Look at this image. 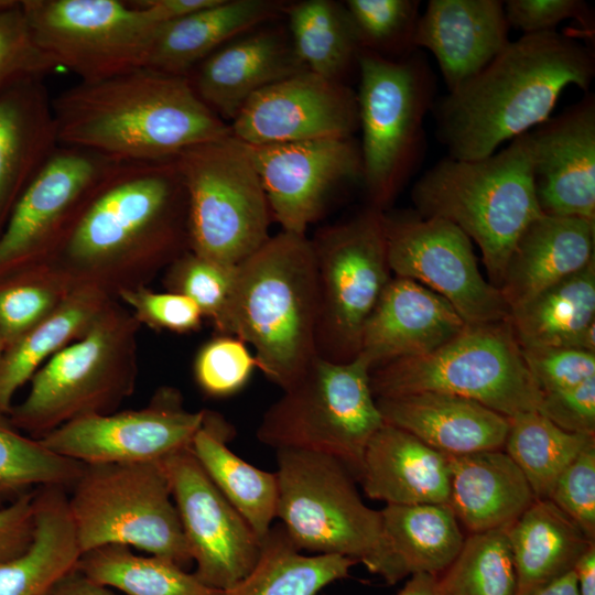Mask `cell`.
I'll return each instance as SVG.
<instances>
[{
  "mask_svg": "<svg viewBox=\"0 0 595 595\" xmlns=\"http://www.w3.org/2000/svg\"><path fill=\"white\" fill-rule=\"evenodd\" d=\"M190 251L185 185L173 160L120 162L48 264L109 298L148 286Z\"/></svg>",
  "mask_w": 595,
  "mask_h": 595,
  "instance_id": "obj_1",
  "label": "cell"
},
{
  "mask_svg": "<svg viewBox=\"0 0 595 595\" xmlns=\"http://www.w3.org/2000/svg\"><path fill=\"white\" fill-rule=\"evenodd\" d=\"M520 348L571 347L595 354V260L510 310Z\"/></svg>",
  "mask_w": 595,
  "mask_h": 595,
  "instance_id": "obj_33",
  "label": "cell"
},
{
  "mask_svg": "<svg viewBox=\"0 0 595 595\" xmlns=\"http://www.w3.org/2000/svg\"><path fill=\"white\" fill-rule=\"evenodd\" d=\"M356 562L335 554H303L282 524L261 541L253 569L225 595H317L347 577Z\"/></svg>",
  "mask_w": 595,
  "mask_h": 595,
  "instance_id": "obj_37",
  "label": "cell"
},
{
  "mask_svg": "<svg viewBox=\"0 0 595 595\" xmlns=\"http://www.w3.org/2000/svg\"><path fill=\"white\" fill-rule=\"evenodd\" d=\"M270 23L229 41L186 76L197 97L228 125L253 95L306 71L286 28Z\"/></svg>",
  "mask_w": 595,
  "mask_h": 595,
  "instance_id": "obj_22",
  "label": "cell"
},
{
  "mask_svg": "<svg viewBox=\"0 0 595 595\" xmlns=\"http://www.w3.org/2000/svg\"><path fill=\"white\" fill-rule=\"evenodd\" d=\"M248 145V144H247ZM272 219L282 230L306 235L332 191L361 181L359 144L353 138L248 145Z\"/></svg>",
  "mask_w": 595,
  "mask_h": 595,
  "instance_id": "obj_20",
  "label": "cell"
},
{
  "mask_svg": "<svg viewBox=\"0 0 595 595\" xmlns=\"http://www.w3.org/2000/svg\"><path fill=\"white\" fill-rule=\"evenodd\" d=\"M234 435V426L221 414L206 410L191 450L261 542L277 518V474L260 469L235 454L228 446Z\"/></svg>",
  "mask_w": 595,
  "mask_h": 595,
  "instance_id": "obj_35",
  "label": "cell"
},
{
  "mask_svg": "<svg viewBox=\"0 0 595 595\" xmlns=\"http://www.w3.org/2000/svg\"><path fill=\"white\" fill-rule=\"evenodd\" d=\"M380 513L382 552L377 574L388 584L418 573L440 576L463 545L465 537L448 504L386 505Z\"/></svg>",
  "mask_w": 595,
  "mask_h": 595,
  "instance_id": "obj_31",
  "label": "cell"
},
{
  "mask_svg": "<svg viewBox=\"0 0 595 595\" xmlns=\"http://www.w3.org/2000/svg\"><path fill=\"white\" fill-rule=\"evenodd\" d=\"M286 2L214 0L158 29L145 66L172 75L190 72L229 41L283 15Z\"/></svg>",
  "mask_w": 595,
  "mask_h": 595,
  "instance_id": "obj_29",
  "label": "cell"
},
{
  "mask_svg": "<svg viewBox=\"0 0 595 595\" xmlns=\"http://www.w3.org/2000/svg\"><path fill=\"white\" fill-rule=\"evenodd\" d=\"M277 518L294 544L346 556L377 574L382 552L380 510L361 499L354 474L335 457L277 450Z\"/></svg>",
  "mask_w": 595,
  "mask_h": 595,
  "instance_id": "obj_12",
  "label": "cell"
},
{
  "mask_svg": "<svg viewBox=\"0 0 595 595\" xmlns=\"http://www.w3.org/2000/svg\"><path fill=\"white\" fill-rule=\"evenodd\" d=\"M595 223L542 214L518 237L499 290L509 310L594 261Z\"/></svg>",
  "mask_w": 595,
  "mask_h": 595,
  "instance_id": "obj_27",
  "label": "cell"
},
{
  "mask_svg": "<svg viewBox=\"0 0 595 595\" xmlns=\"http://www.w3.org/2000/svg\"><path fill=\"white\" fill-rule=\"evenodd\" d=\"M117 300L131 312L136 321L154 331L176 334L201 329L204 316L198 306L187 296L164 291H152L148 286L121 292Z\"/></svg>",
  "mask_w": 595,
  "mask_h": 595,
  "instance_id": "obj_48",
  "label": "cell"
},
{
  "mask_svg": "<svg viewBox=\"0 0 595 595\" xmlns=\"http://www.w3.org/2000/svg\"><path fill=\"white\" fill-rule=\"evenodd\" d=\"M83 466L50 451L0 414V500H13L34 486H72Z\"/></svg>",
  "mask_w": 595,
  "mask_h": 595,
  "instance_id": "obj_43",
  "label": "cell"
},
{
  "mask_svg": "<svg viewBox=\"0 0 595 595\" xmlns=\"http://www.w3.org/2000/svg\"><path fill=\"white\" fill-rule=\"evenodd\" d=\"M256 368L255 355L246 343L232 335L218 334L198 349L193 372L203 392L225 398L240 391Z\"/></svg>",
  "mask_w": 595,
  "mask_h": 595,
  "instance_id": "obj_47",
  "label": "cell"
},
{
  "mask_svg": "<svg viewBox=\"0 0 595 595\" xmlns=\"http://www.w3.org/2000/svg\"><path fill=\"white\" fill-rule=\"evenodd\" d=\"M448 505L469 533L506 529L536 500L504 450L448 456Z\"/></svg>",
  "mask_w": 595,
  "mask_h": 595,
  "instance_id": "obj_30",
  "label": "cell"
},
{
  "mask_svg": "<svg viewBox=\"0 0 595 595\" xmlns=\"http://www.w3.org/2000/svg\"><path fill=\"white\" fill-rule=\"evenodd\" d=\"M595 76L593 50L548 31L523 34L432 110L448 158L477 160L547 121L570 85L587 90Z\"/></svg>",
  "mask_w": 595,
  "mask_h": 595,
  "instance_id": "obj_2",
  "label": "cell"
},
{
  "mask_svg": "<svg viewBox=\"0 0 595 595\" xmlns=\"http://www.w3.org/2000/svg\"><path fill=\"white\" fill-rule=\"evenodd\" d=\"M283 15L293 50L306 71L343 82L348 71L357 66L360 48L344 3L286 2Z\"/></svg>",
  "mask_w": 595,
  "mask_h": 595,
  "instance_id": "obj_38",
  "label": "cell"
},
{
  "mask_svg": "<svg viewBox=\"0 0 595 595\" xmlns=\"http://www.w3.org/2000/svg\"><path fill=\"white\" fill-rule=\"evenodd\" d=\"M538 412L564 431L595 435V377L543 394Z\"/></svg>",
  "mask_w": 595,
  "mask_h": 595,
  "instance_id": "obj_52",
  "label": "cell"
},
{
  "mask_svg": "<svg viewBox=\"0 0 595 595\" xmlns=\"http://www.w3.org/2000/svg\"><path fill=\"white\" fill-rule=\"evenodd\" d=\"M52 104L60 144L117 162L173 160L195 144L231 133L186 76L149 66L79 80Z\"/></svg>",
  "mask_w": 595,
  "mask_h": 595,
  "instance_id": "obj_3",
  "label": "cell"
},
{
  "mask_svg": "<svg viewBox=\"0 0 595 595\" xmlns=\"http://www.w3.org/2000/svg\"><path fill=\"white\" fill-rule=\"evenodd\" d=\"M540 209L595 223V98L587 94L530 131Z\"/></svg>",
  "mask_w": 595,
  "mask_h": 595,
  "instance_id": "obj_21",
  "label": "cell"
},
{
  "mask_svg": "<svg viewBox=\"0 0 595 595\" xmlns=\"http://www.w3.org/2000/svg\"><path fill=\"white\" fill-rule=\"evenodd\" d=\"M317 271V356L354 360L365 324L391 280L385 210L368 205L348 220L320 229L311 239Z\"/></svg>",
  "mask_w": 595,
  "mask_h": 595,
  "instance_id": "obj_13",
  "label": "cell"
},
{
  "mask_svg": "<svg viewBox=\"0 0 595 595\" xmlns=\"http://www.w3.org/2000/svg\"><path fill=\"white\" fill-rule=\"evenodd\" d=\"M357 482L367 497L387 505L447 504L448 455L383 423L366 446Z\"/></svg>",
  "mask_w": 595,
  "mask_h": 595,
  "instance_id": "obj_28",
  "label": "cell"
},
{
  "mask_svg": "<svg viewBox=\"0 0 595 595\" xmlns=\"http://www.w3.org/2000/svg\"><path fill=\"white\" fill-rule=\"evenodd\" d=\"M505 530L516 570V595H529L570 573L595 543L550 499H536Z\"/></svg>",
  "mask_w": 595,
  "mask_h": 595,
  "instance_id": "obj_34",
  "label": "cell"
},
{
  "mask_svg": "<svg viewBox=\"0 0 595 595\" xmlns=\"http://www.w3.org/2000/svg\"><path fill=\"white\" fill-rule=\"evenodd\" d=\"M35 493L20 495L0 506V563L22 553L34 530Z\"/></svg>",
  "mask_w": 595,
  "mask_h": 595,
  "instance_id": "obj_53",
  "label": "cell"
},
{
  "mask_svg": "<svg viewBox=\"0 0 595 595\" xmlns=\"http://www.w3.org/2000/svg\"><path fill=\"white\" fill-rule=\"evenodd\" d=\"M4 350H6V346H4L3 342L0 338V361H1V358H2V355H3Z\"/></svg>",
  "mask_w": 595,
  "mask_h": 595,
  "instance_id": "obj_59",
  "label": "cell"
},
{
  "mask_svg": "<svg viewBox=\"0 0 595 595\" xmlns=\"http://www.w3.org/2000/svg\"><path fill=\"white\" fill-rule=\"evenodd\" d=\"M77 571L123 595H225L194 573L160 556L136 554L131 548L106 545L80 555Z\"/></svg>",
  "mask_w": 595,
  "mask_h": 595,
  "instance_id": "obj_39",
  "label": "cell"
},
{
  "mask_svg": "<svg viewBox=\"0 0 595 595\" xmlns=\"http://www.w3.org/2000/svg\"><path fill=\"white\" fill-rule=\"evenodd\" d=\"M113 299L76 286L45 320L8 346L0 361V414L8 415L18 390L57 351L83 337Z\"/></svg>",
  "mask_w": 595,
  "mask_h": 595,
  "instance_id": "obj_36",
  "label": "cell"
},
{
  "mask_svg": "<svg viewBox=\"0 0 595 595\" xmlns=\"http://www.w3.org/2000/svg\"><path fill=\"white\" fill-rule=\"evenodd\" d=\"M64 488L47 486L35 493L32 541L0 563V595H50L77 569L82 551Z\"/></svg>",
  "mask_w": 595,
  "mask_h": 595,
  "instance_id": "obj_32",
  "label": "cell"
},
{
  "mask_svg": "<svg viewBox=\"0 0 595 595\" xmlns=\"http://www.w3.org/2000/svg\"><path fill=\"white\" fill-rule=\"evenodd\" d=\"M550 500L595 541V441L558 478Z\"/></svg>",
  "mask_w": 595,
  "mask_h": 595,
  "instance_id": "obj_49",
  "label": "cell"
},
{
  "mask_svg": "<svg viewBox=\"0 0 595 595\" xmlns=\"http://www.w3.org/2000/svg\"><path fill=\"white\" fill-rule=\"evenodd\" d=\"M75 289L48 263L0 279V338L6 348L51 315Z\"/></svg>",
  "mask_w": 595,
  "mask_h": 595,
  "instance_id": "obj_42",
  "label": "cell"
},
{
  "mask_svg": "<svg viewBox=\"0 0 595 595\" xmlns=\"http://www.w3.org/2000/svg\"><path fill=\"white\" fill-rule=\"evenodd\" d=\"M529 595H578L575 574L571 571Z\"/></svg>",
  "mask_w": 595,
  "mask_h": 595,
  "instance_id": "obj_58",
  "label": "cell"
},
{
  "mask_svg": "<svg viewBox=\"0 0 595 595\" xmlns=\"http://www.w3.org/2000/svg\"><path fill=\"white\" fill-rule=\"evenodd\" d=\"M174 162L188 204L190 251L238 266L269 238V203L248 145L231 133L195 144Z\"/></svg>",
  "mask_w": 595,
  "mask_h": 595,
  "instance_id": "obj_11",
  "label": "cell"
},
{
  "mask_svg": "<svg viewBox=\"0 0 595 595\" xmlns=\"http://www.w3.org/2000/svg\"><path fill=\"white\" fill-rule=\"evenodd\" d=\"M542 396L573 388L595 377V354L571 347L522 349Z\"/></svg>",
  "mask_w": 595,
  "mask_h": 595,
  "instance_id": "obj_50",
  "label": "cell"
},
{
  "mask_svg": "<svg viewBox=\"0 0 595 595\" xmlns=\"http://www.w3.org/2000/svg\"><path fill=\"white\" fill-rule=\"evenodd\" d=\"M442 595H516L517 576L505 529L469 533L440 575Z\"/></svg>",
  "mask_w": 595,
  "mask_h": 595,
  "instance_id": "obj_41",
  "label": "cell"
},
{
  "mask_svg": "<svg viewBox=\"0 0 595 595\" xmlns=\"http://www.w3.org/2000/svg\"><path fill=\"white\" fill-rule=\"evenodd\" d=\"M411 198L420 216L451 221L477 244L499 289L518 237L543 214L533 182L530 131L482 159L443 158L415 182Z\"/></svg>",
  "mask_w": 595,
  "mask_h": 595,
  "instance_id": "obj_5",
  "label": "cell"
},
{
  "mask_svg": "<svg viewBox=\"0 0 595 595\" xmlns=\"http://www.w3.org/2000/svg\"><path fill=\"white\" fill-rule=\"evenodd\" d=\"M36 44L79 80L145 66L159 28L131 1L22 0Z\"/></svg>",
  "mask_w": 595,
  "mask_h": 595,
  "instance_id": "obj_14",
  "label": "cell"
},
{
  "mask_svg": "<svg viewBox=\"0 0 595 595\" xmlns=\"http://www.w3.org/2000/svg\"><path fill=\"white\" fill-rule=\"evenodd\" d=\"M375 398L434 391L477 401L507 416L538 411L542 393L507 321L469 326L435 350L370 370Z\"/></svg>",
  "mask_w": 595,
  "mask_h": 595,
  "instance_id": "obj_7",
  "label": "cell"
},
{
  "mask_svg": "<svg viewBox=\"0 0 595 595\" xmlns=\"http://www.w3.org/2000/svg\"><path fill=\"white\" fill-rule=\"evenodd\" d=\"M119 163L85 149L60 144L23 191L0 234V279L48 263L95 192Z\"/></svg>",
  "mask_w": 595,
  "mask_h": 595,
  "instance_id": "obj_15",
  "label": "cell"
},
{
  "mask_svg": "<svg viewBox=\"0 0 595 595\" xmlns=\"http://www.w3.org/2000/svg\"><path fill=\"white\" fill-rule=\"evenodd\" d=\"M160 463L196 566L194 574L208 586L230 589L256 565L260 540L215 486L191 447Z\"/></svg>",
  "mask_w": 595,
  "mask_h": 595,
  "instance_id": "obj_18",
  "label": "cell"
},
{
  "mask_svg": "<svg viewBox=\"0 0 595 595\" xmlns=\"http://www.w3.org/2000/svg\"><path fill=\"white\" fill-rule=\"evenodd\" d=\"M419 0H347L344 2L360 51L401 60L418 48L414 35Z\"/></svg>",
  "mask_w": 595,
  "mask_h": 595,
  "instance_id": "obj_44",
  "label": "cell"
},
{
  "mask_svg": "<svg viewBox=\"0 0 595 595\" xmlns=\"http://www.w3.org/2000/svg\"><path fill=\"white\" fill-rule=\"evenodd\" d=\"M504 1L430 0L414 35L435 57L447 91L482 71L511 41Z\"/></svg>",
  "mask_w": 595,
  "mask_h": 595,
  "instance_id": "obj_24",
  "label": "cell"
},
{
  "mask_svg": "<svg viewBox=\"0 0 595 595\" xmlns=\"http://www.w3.org/2000/svg\"><path fill=\"white\" fill-rule=\"evenodd\" d=\"M391 272L445 299L469 326L507 321L500 290L482 275L472 240L454 224L414 213H385Z\"/></svg>",
  "mask_w": 595,
  "mask_h": 595,
  "instance_id": "obj_16",
  "label": "cell"
},
{
  "mask_svg": "<svg viewBox=\"0 0 595 595\" xmlns=\"http://www.w3.org/2000/svg\"><path fill=\"white\" fill-rule=\"evenodd\" d=\"M573 572L578 595H595V543L580 558Z\"/></svg>",
  "mask_w": 595,
  "mask_h": 595,
  "instance_id": "obj_56",
  "label": "cell"
},
{
  "mask_svg": "<svg viewBox=\"0 0 595 595\" xmlns=\"http://www.w3.org/2000/svg\"><path fill=\"white\" fill-rule=\"evenodd\" d=\"M237 266H225L187 251L166 268L165 291L190 298L218 334H226Z\"/></svg>",
  "mask_w": 595,
  "mask_h": 595,
  "instance_id": "obj_45",
  "label": "cell"
},
{
  "mask_svg": "<svg viewBox=\"0 0 595 595\" xmlns=\"http://www.w3.org/2000/svg\"><path fill=\"white\" fill-rule=\"evenodd\" d=\"M466 326L437 293L416 281L394 277L365 324L358 356L372 369L398 358L431 353Z\"/></svg>",
  "mask_w": 595,
  "mask_h": 595,
  "instance_id": "obj_23",
  "label": "cell"
},
{
  "mask_svg": "<svg viewBox=\"0 0 595 595\" xmlns=\"http://www.w3.org/2000/svg\"><path fill=\"white\" fill-rule=\"evenodd\" d=\"M317 313L311 238L282 230L237 266L225 335L251 346L258 369L285 390L317 357Z\"/></svg>",
  "mask_w": 595,
  "mask_h": 595,
  "instance_id": "obj_4",
  "label": "cell"
},
{
  "mask_svg": "<svg viewBox=\"0 0 595 595\" xmlns=\"http://www.w3.org/2000/svg\"><path fill=\"white\" fill-rule=\"evenodd\" d=\"M43 78L0 91V234L19 197L60 145Z\"/></svg>",
  "mask_w": 595,
  "mask_h": 595,
  "instance_id": "obj_26",
  "label": "cell"
},
{
  "mask_svg": "<svg viewBox=\"0 0 595 595\" xmlns=\"http://www.w3.org/2000/svg\"><path fill=\"white\" fill-rule=\"evenodd\" d=\"M397 595H442L440 576L429 573L413 574Z\"/></svg>",
  "mask_w": 595,
  "mask_h": 595,
  "instance_id": "obj_57",
  "label": "cell"
},
{
  "mask_svg": "<svg viewBox=\"0 0 595 595\" xmlns=\"http://www.w3.org/2000/svg\"><path fill=\"white\" fill-rule=\"evenodd\" d=\"M595 435L571 433L538 411L510 418L502 450L520 468L536 499H550L554 485Z\"/></svg>",
  "mask_w": 595,
  "mask_h": 595,
  "instance_id": "obj_40",
  "label": "cell"
},
{
  "mask_svg": "<svg viewBox=\"0 0 595 595\" xmlns=\"http://www.w3.org/2000/svg\"><path fill=\"white\" fill-rule=\"evenodd\" d=\"M158 26H162L204 7L214 0H137L131 1Z\"/></svg>",
  "mask_w": 595,
  "mask_h": 595,
  "instance_id": "obj_54",
  "label": "cell"
},
{
  "mask_svg": "<svg viewBox=\"0 0 595 595\" xmlns=\"http://www.w3.org/2000/svg\"><path fill=\"white\" fill-rule=\"evenodd\" d=\"M58 68L36 44L20 1L0 0V91Z\"/></svg>",
  "mask_w": 595,
  "mask_h": 595,
  "instance_id": "obj_46",
  "label": "cell"
},
{
  "mask_svg": "<svg viewBox=\"0 0 595 595\" xmlns=\"http://www.w3.org/2000/svg\"><path fill=\"white\" fill-rule=\"evenodd\" d=\"M67 506L82 554L136 548L182 567L193 563L161 463L84 465Z\"/></svg>",
  "mask_w": 595,
  "mask_h": 595,
  "instance_id": "obj_10",
  "label": "cell"
},
{
  "mask_svg": "<svg viewBox=\"0 0 595 595\" xmlns=\"http://www.w3.org/2000/svg\"><path fill=\"white\" fill-rule=\"evenodd\" d=\"M140 327L112 300L83 337L34 374L24 399L8 413L10 423L40 440L74 419L115 412L137 385Z\"/></svg>",
  "mask_w": 595,
  "mask_h": 595,
  "instance_id": "obj_6",
  "label": "cell"
},
{
  "mask_svg": "<svg viewBox=\"0 0 595 595\" xmlns=\"http://www.w3.org/2000/svg\"><path fill=\"white\" fill-rule=\"evenodd\" d=\"M50 595H120L117 591L98 584L77 569L63 578Z\"/></svg>",
  "mask_w": 595,
  "mask_h": 595,
  "instance_id": "obj_55",
  "label": "cell"
},
{
  "mask_svg": "<svg viewBox=\"0 0 595 595\" xmlns=\"http://www.w3.org/2000/svg\"><path fill=\"white\" fill-rule=\"evenodd\" d=\"M229 128L248 145L353 138L359 128L356 93L303 71L253 95Z\"/></svg>",
  "mask_w": 595,
  "mask_h": 595,
  "instance_id": "obj_19",
  "label": "cell"
},
{
  "mask_svg": "<svg viewBox=\"0 0 595 595\" xmlns=\"http://www.w3.org/2000/svg\"><path fill=\"white\" fill-rule=\"evenodd\" d=\"M385 423L448 456L502 450L510 419L455 394L423 391L376 398Z\"/></svg>",
  "mask_w": 595,
  "mask_h": 595,
  "instance_id": "obj_25",
  "label": "cell"
},
{
  "mask_svg": "<svg viewBox=\"0 0 595 595\" xmlns=\"http://www.w3.org/2000/svg\"><path fill=\"white\" fill-rule=\"evenodd\" d=\"M205 413L186 409L181 392L164 386L141 409L80 416L40 441L84 465L160 463L191 447Z\"/></svg>",
  "mask_w": 595,
  "mask_h": 595,
  "instance_id": "obj_17",
  "label": "cell"
},
{
  "mask_svg": "<svg viewBox=\"0 0 595 595\" xmlns=\"http://www.w3.org/2000/svg\"><path fill=\"white\" fill-rule=\"evenodd\" d=\"M504 8L509 26L523 34L554 31L569 19L578 21L588 33L594 30L591 8L582 0H508Z\"/></svg>",
  "mask_w": 595,
  "mask_h": 595,
  "instance_id": "obj_51",
  "label": "cell"
},
{
  "mask_svg": "<svg viewBox=\"0 0 595 595\" xmlns=\"http://www.w3.org/2000/svg\"><path fill=\"white\" fill-rule=\"evenodd\" d=\"M370 366L316 357L263 413L257 439L272 448L300 450L337 458L356 480L364 453L383 419L370 388Z\"/></svg>",
  "mask_w": 595,
  "mask_h": 595,
  "instance_id": "obj_9",
  "label": "cell"
},
{
  "mask_svg": "<svg viewBox=\"0 0 595 595\" xmlns=\"http://www.w3.org/2000/svg\"><path fill=\"white\" fill-rule=\"evenodd\" d=\"M357 68L361 182L369 205L385 210L424 155L436 80L420 50L401 60L360 51Z\"/></svg>",
  "mask_w": 595,
  "mask_h": 595,
  "instance_id": "obj_8",
  "label": "cell"
}]
</instances>
